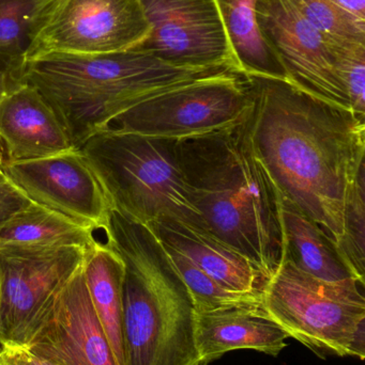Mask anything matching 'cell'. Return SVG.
Listing matches in <instances>:
<instances>
[{
	"instance_id": "obj_1",
	"label": "cell",
	"mask_w": 365,
	"mask_h": 365,
	"mask_svg": "<svg viewBox=\"0 0 365 365\" xmlns=\"http://www.w3.org/2000/svg\"><path fill=\"white\" fill-rule=\"evenodd\" d=\"M244 76L252 98L249 132L259 160L280 195L338 250L346 206L365 169V118L289 81Z\"/></svg>"
},
{
	"instance_id": "obj_2",
	"label": "cell",
	"mask_w": 365,
	"mask_h": 365,
	"mask_svg": "<svg viewBox=\"0 0 365 365\" xmlns=\"http://www.w3.org/2000/svg\"><path fill=\"white\" fill-rule=\"evenodd\" d=\"M177 152L206 227L269 279L284 253L281 197L253 147L248 117L231 128L178 141Z\"/></svg>"
},
{
	"instance_id": "obj_3",
	"label": "cell",
	"mask_w": 365,
	"mask_h": 365,
	"mask_svg": "<svg viewBox=\"0 0 365 365\" xmlns=\"http://www.w3.org/2000/svg\"><path fill=\"white\" fill-rule=\"evenodd\" d=\"M223 72L231 71L180 68L132 49L104 55L47 53L23 61L15 81L40 92L79 148L135 105Z\"/></svg>"
},
{
	"instance_id": "obj_4",
	"label": "cell",
	"mask_w": 365,
	"mask_h": 365,
	"mask_svg": "<svg viewBox=\"0 0 365 365\" xmlns=\"http://www.w3.org/2000/svg\"><path fill=\"white\" fill-rule=\"evenodd\" d=\"M107 242L126 265V365H199L194 308L166 249L148 225L113 210Z\"/></svg>"
},
{
	"instance_id": "obj_5",
	"label": "cell",
	"mask_w": 365,
	"mask_h": 365,
	"mask_svg": "<svg viewBox=\"0 0 365 365\" xmlns=\"http://www.w3.org/2000/svg\"><path fill=\"white\" fill-rule=\"evenodd\" d=\"M177 143L103 130L79 149L102 180L115 210L131 220L149 225L171 218L206 227L191 199Z\"/></svg>"
},
{
	"instance_id": "obj_6",
	"label": "cell",
	"mask_w": 365,
	"mask_h": 365,
	"mask_svg": "<svg viewBox=\"0 0 365 365\" xmlns=\"http://www.w3.org/2000/svg\"><path fill=\"white\" fill-rule=\"evenodd\" d=\"M261 306L289 338L317 355L364 360V285L358 281L327 282L283 257L264 287Z\"/></svg>"
},
{
	"instance_id": "obj_7",
	"label": "cell",
	"mask_w": 365,
	"mask_h": 365,
	"mask_svg": "<svg viewBox=\"0 0 365 365\" xmlns=\"http://www.w3.org/2000/svg\"><path fill=\"white\" fill-rule=\"evenodd\" d=\"M149 30L141 0H34L23 61L132 51Z\"/></svg>"
},
{
	"instance_id": "obj_8",
	"label": "cell",
	"mask_w": 365,
	"mask_h": 365,
	"mask_svg": "<svg viewBox=\"0 0 365 365\" xmlns=\"http://www.w3.org/2000/svg\"><path fill=\"white\" fill-rule=\"evenodd\" d=\"M251 107L244 75L223 72L148 98L120 113L104 130L181 141L240 123Z\"/></svg>"
},
{
	"instance_id": "obj_9",
	"label": "cell",
	"mask_w": 365,
	"mask_h": 365,
	"mask_svg": "<svg viewBox=\"0 0 365 365\" xmlns=\"http://www.w3.org/2000/svg\"><path fill=\"white\" fill-rule=\"evenodd\" d=\"M1 173L27 199L98 233L115 210L102 180L79 148L34 160L2 162Z\"/></svg>"
},
{
	"instance_id": "obj_10",
	"label": "cell",
	"mask_w": 365,
	"mask_h": 365,
	"mask_svg": "<svg viewBox=\"0 0 365 365\" xmlns=\"http://www.w3.org/2000/svg\"><path fill=\"white\" fill-rule=\"evenodd\" d=\"M149 25L137 47L180 68L240 73L216 0H141Z\"/></svg>"
},
{
	"instance_id": "obj_11",
	"label": "cell",
	"mask_w": 365,
	"mask_h": 365,
	"mask_svg": "<svg viewBox=\"0 0 365 365\" xmlns=\"http://www.w3.org/2000/svg\"><path fill=\"white\" fill-rule=\"evenodd\" d=\"M86 252L79 247L0 248L2 344H27L41 313Z\"/></svg>"
},
{
	"instance_id": "obj_12",
	"label": "cell",
	"mask_w": 365,
	"mask_h": 365,
	"mask_svg": "<svg viewBox=\"0 0 365 365\" xmlns=\"http://www.w3.org/2000/svg\"><path fill=\"white\" fill-rule=\"evenodd\" d=\"M257 19L268 46L293 85L351 110L329 43L289 0H259Z\"/></svg>"
},
{
	"instance_id": "obj_13",
	"label": "cell",
	"mask_w": 365,
	"mask_h": 365,
	"mask_svg": "<svg viewBox=\"0 0 365 365\" xmlns=\"http://www.w3.org/2000/svg\"><path fill=\"white\" fill-rule=\"evenodd\" d=\"M83 263L49 300L25 346L60 365H118L90 300Z\"/></svg>"
},
{
	"instance_id": "obj_14",
	"label": "cell",
	"mask_w": 365,
	"mask_h": 365,
	"mask_svg": "<svg viewBox=\"0 0 365 365\" xmlns=\"http://www.w3.org/2000/svg\"><path fill=\"white\" fill-rule=\"evenodd\" d=\"M74 148L59 118L36 88L17 81L0 96L2 162L46 158Z\"/></svg>"
},
{
	"instance_id": "obj_15",
	"label": "cell",
	"mask_w": 365,
	"mask_h": 365,
	"mask_svg": "<svg viewBox=\"0 0 365 365\" xmlns=\"http://www.w3.org/2000/svg\"><path fill=\"white\" fill-rule=\"evenodd\" d=\"M161 242L186 255L208 276L231 291L261 295L268 278L241 251L206 227L163 218L148 225Z\"/></svg>"
},
{
	"instance_id": "obj_16",
	"label": "cell",
	"mask_w": 365,
	"mask_h": 365,
	"mask_svg": "<svg viewBox=\"0 0 365 365\" xmlns=\"http://www.w3.org/2000/svg\"><path fill=\"white\" fill-rule=\"evenodd\" d=\"M289 338L261 304L194 312L195 346L201 364L239 349L276 357L287 346Z\"/></svg>"
},
{
	"instance_id": "obj_17",
	"label": "cell",
	"mask_w": 365,
	"mask_h": 365,
	"mask_svg": "<svg viewBox=\"0 0 365 365\" xmlns=\"http://www.w3.org/2000/svg\"><path fill=\"white\" fill-rule=\"evenodd\" d=\"M88 293L118 365H126L124 346V281L126 265L106 240L87 250L83 263Z\"/></svg>"
},
{
	"instance_id": "obj_18",
	"label": "cell",
	"mask_w": 365,
	"mask_h": 365,
	"mask_svg": "<svg viewBox=\"0 0 365 365\" xmlns=\"http://www.w3.org/2000/svg\"><path fill=\"white\" fill-rule=\"evenodd\" d=\"M102 240L96 230L34 202L0 225V248L79 247L89 250Z\"/></svg>"
},
{
	"instance_id": "obj_19",
	"label": "cell",
	"mask_w": 365,
	"mask_h": 365,
	"mask_svg": "<svg viewBox=\"0 0 365 365\" xmlns=\"http://www.w3.org/2000/svg\"><path fill=\"white\" fill-rule=\"evenodd\" d=\"M280 197L283 257H289L301 272L327 282L356 280L321 227L293 202Z\"/></svg>"
},
{
	"instance_id": "obj_20",
	"label": "cell",
	"mask_w": 365,
	"mask_h": 365,
	"mask_svg": "<svg viewBox=\"0 0 365 365\" xmlns=\"http://www.w3.org/2000/svg\"><path fill=\"white\" fill-rule=\"evenodd\" d=\"M216 1L240 73L289 81L259 28L257 19L259 0Z\"/></svg>"
},
{
	"instance_id": "obj_21",
	"label": "cell",
	"mask_w": 365,
	"mask_h": 365,
	"mask_svg": "<svg viewBox=\"0 0 365 365\" xmlns=\"http://www.w3.org/2000/svg\"><path fill=\"white\" fill-rule=\"evenodd\" d=\"M163 246L188 289L194 312H210L233 307L261 304V295L259 294L231 291L208 276L186 255L166 245L163 244Z\"/></svg>"
},
{
	"instance_id": "obj_22",
	"label": "cell",
	"mask_w": 365,
	"mask_h": 365,
	"mask_svg": "<svg viewBox=\"0 0 365 365\" xmlns=\"http://www.w3.org/2000/svg\"><path fill=\"white\" fill-rule=\"evenodd\" d=\"M328 43L365 44V21L331 0H289Z\"/></svg>"
},
{
	"instance_id": "obj_23",
	"label": "cell",
	"mask_w": 365,
	"mask_h": 365,
	"mask_svg": "<svg viewBox=\"0 0 365 365\" xmlns=\"http://www.w3.org/2000/svg\"><path fill=\"white\" fill-rule=\"evenodd\" d=\"M338 252L354 278L365 285V169L346 206L344 235Z\"/></svg>"
},
{
	"instance_id": "obj_24",
	"label": "cell",
	"mask_w": 365,
	"mask_h": 365,
	"mask_svg": "<svg viewBox=\"0 0 365 365\" xmlns=\"http://www.w3.org/2000/svg\"><path fill=\"white\" fill-rule=\"evenodd\" d=\"M34 0H0V59L15 81L28 44L29 17Z\"/></svg>"
},
{
	"instance_id": "obj_25",
	"label": "cell",
	"mask_w": 365,
	"mask_h": 365,
	"mask_svg": "<svg viewBox=\"0 0 365 365\" xmlns=\"http://www.w3.org/2000/svg\"><path fill=\"white\" fill-rule=\"evenodd\" d=\"M336 74L344 87L351 110L365 118V44L329 43Z\"/></svg>"
},
{
	"instance_id": "obj_26",
	"label": "cell",
	"mask_w": 365,
	"mask_h": 365,
	"mask_svg": "<svg viewBox=\"0 0 365 365\" xmlns=\"http://www.w3.org/2000/svg\"><path fill=\"white\" fill-rule=\"evenodd\" d=\"M0 365H60L42 356L36 355L23 345L2 344Z\"/></svg>"
},
{
	"instance_id": "obj_27",
	"label": "cell",
	"mask_w": 365,
	"mask_h": 365,
	"mask_svg": "<svg viewBox=\"0 0 365 365\" xmlns=\"http://www.w3.org/2000/svg\"><path fill=\"white\" fill-rule=\"evenodd\" d=\"M29 203L31 201L19 192L0 171V225Z\"/></svg>"
},
{
	"instance_id": "obj_28",
	"label": "cell",
	"mask_w": 365,
	"mask_h": 365,
	"mask_svg": "<svg viewBox=\"0 0 365 365\" xmlns=\"http://www.w3.org/2000/svg\"><path fill=\"white\" fill-rule=\"evenodd\" d=\"M358 19L365 21V0H331Z\"/></svg>"
},
{
	"instance_id": "obj_29",
	"label": "cell",
	"mask_w": 365,
	"mask_h": 365,
	"mask_svg": "<svg viewBox=\"0 0 365 365\" xmlns=\"http://www.w3.org/2000/svg\"><path fill=\"white\" fill-rule=\"evenodd\" d=\"M16 81L13 78L10 68L0 59V96L4 94Z\"/></svg>"
},
{
	"instance_id": "obj_30",
	"label": "cell",
	"mask_w": 365,
	"mask_h": 365,
	"mask_svg": "<svg viewBox=\"0 0 365 365\" xmlns=\"http://www.w3.org/2000/svg\"><path fill=\"white\" fill-rule=\"evenodd\" d=\"M1 163H2L1 156H0V171H1Z\"/></svg>"
},
{
	"instance_id": "obj_31",
	"label": "cell",
	"mask_w": 365,
	"mask_h": 365,
	"mask_svg": "<svg viewBox=\"0 0 365 365\" xmlns=\"http://www.w3.org/2000/svg\"><path fill=\"white\" fill-rule=\"evenodd\" d=\"M1 346H2V343H1V342H0V347H1Z\"/></svg>"
},
{
	"instance_id": "obj_32",
	"label": "cell",
	"mask_w": 365,
	"mask_h": 365,
	"mask_svg": "<svg viewBox=\"0 0 365 365\" xmlns=\"http://www.w3.org/2000/svg\"><path fill=\"white\" fill-rule=\"evenodd\" d=\"M199 365H205V364H199Z\"/></svg>"
},
{
	"instance_id": "obj_33",
	"label": "cell",
	"mask_w": 365,
	"mask_h": 365,
	"mask_svg": "<svg viewBox=\"0 0 365 365\" xmlns=\"http://www.w3.org/2000/svg\"><path fill=\"white\" fill-rule=\"evenodd\" d=\"M1 96H2V94H1Z\"/></svg>"
}]
</instances>
